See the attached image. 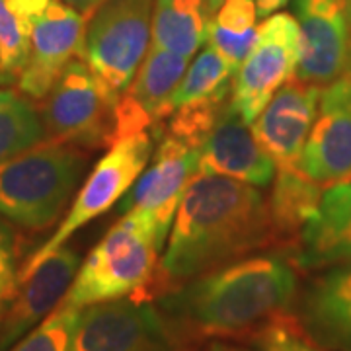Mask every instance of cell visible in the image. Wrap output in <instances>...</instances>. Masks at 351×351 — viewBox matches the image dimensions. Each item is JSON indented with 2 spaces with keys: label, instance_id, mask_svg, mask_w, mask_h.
Segmentation results:
<instances>
[{
  "label": "cell",
  "instance_id": "17",
  "mask_svg": "<svg viewBox=\"0 0 351 351\" xmlns=\"http://www.w3.org/2000/svg\"><path fill=\"white\" fill-rule=\"evenodd\" d=\"M199 172L226 176L256 188H265L276 180L277 164L234 108L232 98L226 101L209 137L201 145Z\"/></svg>",
  "mask_w": 351,
  "mask_h": 351
},
{
  "label": "cell",
  "instance_id": "4",
  "mask_svg": "<svg viewBox=\"0 0 351 351\" xmlns=\"http://www.w3.org/2000/svg\"><path fill=\"white\" fill-rule=\"evenodd\" d=\"M162 246L147 215L137 209L127 211L78 267L63 304L84 308L94 302L138 295L158 271Z\"/></svg>",
  "mask_w": 351,
  "mask_h": 351
},
{
  "label": "cell",
  "instance_id": "32",
  "mask_svg": "<svg viewBox=\"0 0 351 351\" xmlns=\"http://www.w3.org/2000/svg\"><path fill=\"white\" fill-rule=\"evenodd\" d=\"M207 351H260V350H250V348L237 346V343H228V341H213Z\"/></svg>",
  "mask_w": 351,
  "mask_h": 351
},
{
  "label": "cell",
  "instance_id": "23",
  "mask_svg": "<svg viewBox=\"0 0 351 351\" xmlns=\"http://www.w3.org/2000/svg\"><path fill=\"white\" fill-rule=\"evenodd\" d=\"M45 141L36 101L0 88V164Z\"/></svg>",
  "mask_w": 351,
  "mask_h": 351
},
{
  "label": "cell",
  "instance_id": "31",
  "mask_svg": "<svg viewBox=\"0 0 351 351\" xmlns=\"http://www.w3.org/2000/svg\"><path fill=\"white\" fill-rule=\"evenodd\" d=\"M289 0H256V6H258V16L260 18H267L274 12H277L279 8H283Z\"/></svg>",
  "mask_w": 351,
  "mask_h": 351
},
{
  "label": "cell",
  "instance_id": "9",
  "mask_svg": "<svg viewBox=\"0 0 351 351\" xmlns=\"http://www.w3.org/2000/svg\"><path fill=\"white\" fill-rule=\"evenodd\" d=\"M301 47L299 20L289 12L271 14L258 25L248 57L232 76V104L252 123L279 88L295 76Z\"/></svg>",
  "mask_w": 351,
  "mask_h": 351
},
{
  "label": "cell",
  "instance_id": "22",
  "mask_svg": "<svg viewBox=\"0 0 351 351\" xmlns=\"http://www.w3.org/2000/svg\"><path fill=\"white\" fill-rule=\"evenodd\" d=\"M258 36L256 0H225L211 16L207 43L237 73Z\"/></svg>",
  "mask_w": 351,
  "mask_h": 351
},
{
  "label": "cell",
  "instance_id": "27",
  "mask_svg": "<svg viewBox=\"0 0 351 351\" xmlns=\"http://www.w3.org/2000/svg\"><path fill=\"white\" fill-rule=\"evenodd\" d=\"M256 346L260 351H328L314 343L301 326H295L285 316L267 322L256 332Z\"/></svg>",
  "mask_w": 351,
  "mask_h": 351
},
{
  "label": "cell",
  "instance_id": "8",
  "mask_svg": "<svg viewBox=\"0 0 351 351\" xmlns=\"http://www.w3.org/2000/svg\"><path fill=\"white\" fill-rule=\"evenodd\" d=\"M162 313L137 295L80 308L71 351H178Z\"/></svg>",
  "mask_w": 351,
  "mask_h": 351
},
{
  "label": "cell",
  "instance_id": "24",
  "mask_svg": "<svg viewBox=\"0 0 351 351\" xmlns=\"http://www.w3.org/2000/svg\"><path fill=\"white\" fill-rule=\"evenodd\" d=\"M232 76L234 69L209 43H205V49L193 59V63L188 64L186 75L174 90L170 98V113L189 101L205 100L232 90Z\"/></svg>",
  "mask_w": 351,
  "mask_h": 351
},
{
  "label": "cell",
  "instance_id": "18",
  "mask_svg": "<svg viewBox=\"0 0 351 351\" xmlns=\"http://www.w3.org/2000/svg\"><path fill=\"white\" fill-rule=\"evenodd\" d=\"M297 320L320 348L351 351V262L330 265L306 283Z\"/></svg>",
  "mask_w": 351,
  "mask_h": 351
},
{
  "label": "cell",
  "instance_id": "29",
  "mask_svg": "<svg viewBox=\"0 0 351 351\" xmlns=\"http://www.w3.org/2000/svg\"><path fill=\"white\" fill-rule=\"evenodd\" d=\"M51 2H53V0H10L14 10L20 14L22 18H25L29 24H32L34 18H38L39 14L49 6Z\"/></svg>",
  "mask_w": 351,
  "mask_h": 351
},
{
  "label": "cell",
  "instance_id": "6",
  "mask_svg": "<svg viewBox=\"0 0 351 351\" xmlns=\"http://www.w3.org/2000/svg\"><path fill=\"white\" fill-rule=\"evenodd\" d=\"M154 0H108L86 25L80 59L119 96L143 63L152 41Z\"/></svg>",
  "mask_w": 351,
  "mask_h": 351
},
{
  "label": "cell",
  "instance_id": "10",
  "mask_svg": "<svg viewBox=\"0 0 351 351\" xmlns=\"http://www.w3.org/2000/svg\"><path fill=\"white\" fill-rule=\"evenodd\" d=\"M301 47L295 76L328 86L351 75V0H297Z\"/></svg>",
  "mask_w": 351,
  "mask_h": 351
},
{
  "label": "cell",
  "instance_id": "1",
  "mask_svg": "<svg viewBox=\"0 0 351 351\" xmlns=\"http://www.w3.org/2000/svg\"><path fill=\"white\" fill-rule=\"evenodd\" d=\"M279 244L262 191L226 176L197 172L174 215L158 263L162 287H176L246 254Z\"/></svg>",
  "mask_w": 351,
  "mask_h": 351
},
{
  "label": "cell",
  "instance_id": "33",
  "mask_svg": "<svg viewBox=\"0 0 351 351\" xmlns=\"http://www.w3.org/2000/svg\"><path fill=\"white\" fill-rule=\"evenodd\" d=\"M223 2H225V0H207V6H209V12H211V16L217 12V8H219Z\"/></svg>",
  "mask_w": 351,
  "mask_h": 351
},
{
  "label": "cell",
  "instance_id": "15",
  "mask_svg": "<svg viewBox=\"0 0 351 351\" xmlns=\"http://www.w3.org/2000/svg\"><path fill=\"white\" fill-rule=\"evenodd\" d=\"M80 256L71 246H61L20 279L12 301L0 322V351H8L25 334L41 324L61 302L75 281Z\"/></svg>",
  "mask_w": 351,
  "mask_h": 351
},
{
  "label": "cell",
  "instance_id": "34",
  "mask_svg": "<svg viewBox=\"0 0 351 351\" xmlns=\"http://www.w3.org/2000/svg\"><path fill=\"white\" fill-rule=\"evenodd\" d=\"M0 322H2V314H0Z\"/></svg>",
  "mask_w": 351,
  "mask_h": 351
},
{
  "label": "cell",
  "instance_id": "30",
  "mask_svg": "<svg viewBox=\"0 0 351 351\" xmlns=\"http://www.w3.org/2000/svg\"><path fill=\"white\" fill-rule=\"evenodd\" d=\"M63 2L64 4H69L71 8H75L76 12L82 14L86 20H90V18L98 12L108 0H63Z\"/></svg>",
  "mask_w": 351,
  "mask_h": 351
},
{
  "label": "cell",
  "instance_id": "3",
  "mask_svg": "<svg viewBox=\"0 0 351 351\" xmlns=\"http://www.w3.org/2000/svg\"><path fill=\"white\" fill-rule=\"evenodd\" d=\"M88 168V152L69 143L39 145L0 164V217L45 230L61 217Z\"/></svg>",
  "mask_w": 351,
  "mask_h": 351
},
{
  "label": "cell",
  "instance_id": "13",
  "mask_svg": "<svg viewBox=\"0 0 351 351\" xmlns=\"http://www.w3.org/2000/svg\"><path fill=\"white\" fill-rule=\"evenodd\" d=\"M188 57L151 45L131 84L117 98L112 147L156 129L170 115V98L188 71Z\"/></svg>",
  "mask_w": 351,
  "mask_h": 351
},
{
  "label": "cell",
  "instance_id": "2",
  "mask_svg": "<svg viewBox=\"0 0 351 351\" xmlns=\"http://www.w3.org/2000/svg\"><path fill=\"white\" fill-rule=\"evenodd\" d=\"M297 297V274L281 256H250L168 289L158 311L176 336L223 338L287 313Z\"/></svg>",
  "mask_w": 351,
  "mask_h": 351
},
{
  "label": "cell",
  "instance_id": "25",
  "mask_svg": "<svg viewBox=\"0 0 351 351\" xmlns=\"http://www.w3.org/2000/svg\"><path fill=\"white\" fill-rule=\"evenodd\" d=\"M32 24L14 10L10 0H0V82H16L29 49Z\"/></svg>",
  "mask_w": 351,
  "mask_h": 351
},
{
  "label": "cell",
  "instance_id": "19",
  "mask_svg": "<svg viewBox=\"0 0 351 351\" xmlns=\"http://www.w3.org/2000/svg\"><path fill=\"white\" fill-rule=\"evenodd\" d=\"M343 262H351V182L324 189L295 244V263L302 269Z\"/></svg>",
  "mask_w": 351,
  "mask_h": 351
},
{
  "label": "cell",
  "instance_id": "11",
  "mask_svg": "<svg viewBox=\"0 0 351 351\" xmlns=\"http://www.w3.org/2000/svg\"><path fill=\"white\" fill-rule=\"evenodd\" d=\"M86 25L82 14L59 0L34 18L27 57L16 78L18 92L32 101L43 100L64 69L80 57Z\"/></svg>",
  "mask_w": 351,
  "mask_h": 351
},
{
  "label": "cell",
  "instance_id": "14",
  "mask_svg": "<svg viewBox=\"0 0 351 351\" xmlns=\"http://www.w3.org/2000/svg\"><path fill=\"white\" fill-rule=\"evenodd\" d=\"M197 172L199 151L189 149L174 137L162 135L154 160L141 172L127 191V197L121 201V213L131 209L145 213L156 228L158 239L166 242L182 195Z\"/></svg>",
  "mask_w": 351,
  "mask_h": 351
},
{
  "label": "cell",
  "instance_id": "28",
  "mask_svg": "<svg viewBox=\"0 0 351 351\" xmlns=\"http://www.w3.org/2000/svg\"><path fill=\"white\" fill-rule=\"evenodd\" d=\"M20 283V271L16 267V240L8 226L0 225V314H4L8 302Z\"/></svg>",
  "mask_w": 351,
  "mask_h": 351
},
{
  "label": "cell",
  "instance_id": "20",
  "mask_svg": "<svg viewBox=\"0 0 351 351\" xmlns=\"http://www.w3.org/2000/svg\"><path fill=\"white\" fill-rule=\"evenodd\" d=\"M207 0H154L152 45L191 59L207 43Z\"/></svg>",
  "mask_w": 351,
  "mask_h": 351
},
{
  "label": "cell",
  "instance_id": "26",
  "mask_svg": "<svg viewBox=\"0 0 351 351\" xmlns=\"http://www.w3.org/2000/svg\"><path fill=\"white\" fill-rule=\"evenodd\" d=\"M78 316L80 308L61 302L41 324L8 351H71Z\"/></svg>",
  "mask_w": 351,
  "mask_h": 351
},
{
  "label": "cell",
  "instance_id": "16",
  "mask_svg": "<svg viewBox=\"0 0 351 351\" xmlns=\"http://www.w3.org/2000/svg\"><path fill=\"white\" fill-rule=\"evenodd\" d=\"M322 88L293 76L271 96L252 131L277 168H295L316 119Z\"/></svg>",
  "mask_w": 351,
  "mask_h": 351
},
{
  "label": "cell",
  "instance_id": "5",
  "mask_svg": "<svg viewBox=\"0 0 351 351\" xmlns=\"http://www.w3.org/2000/svg\"><path fill=\"white\" fill-rule=\"evenodd\" d=\"M117 98L78 57L39 100L45 141L82 149L112 147Z\"/></svg>",
  "mask_w": 351,
  "mask_h": 351
},
{
  "label": "cell",
  "instance_id": "7",
  "mask_svg": "<svg viewBox=\"0 0 351 351\" xmlns=\"http://www.w3.org/2000/svg\"><path fill=\"white\" fill-rule=\"evenodd\" d=\"M152 149L154 145L149 131L123 138L110 147L108 154L98 160L92 174L88 176L59 228L24 263V267L20 269V279L34 271L53 252L64 246L82 226L106 213L119 201V197H123L141 172L147 168Z\"/></svg>",
  "mask_w": 351,
  "mask_h": 351
},
{
  "label": "cell",
  "instance_id": "12",
  "mask_svg": "<svg viewBox=\"0 0 351 351\" xmlns=\"http://www.w3.org/2000/svg\"><path fill=\"white\" fill-rule=\"evenodd\" d=\"M320 188L351 182V75L320 94L316 119L295 166Z\"/></svg>",
  "mask_w": 351,
  "mask_h": 351
},
{
  "label": "cell",
  "instance_id": "21",
  "mask_svg": "<svg viewBox=\"0 0 351 351\" xmlns=\"http://www.w3.org/2000/svg\"><path fill=\"white\" fill-rule=\"evenodd\" d=\"M324 188L316 186L297 168H277L274 191L267 199L277 242L297 244L302 226L318 209Z\"/></svg>",
  "mask_w": 351,
  "mask_h": 351
}]
</instances>
